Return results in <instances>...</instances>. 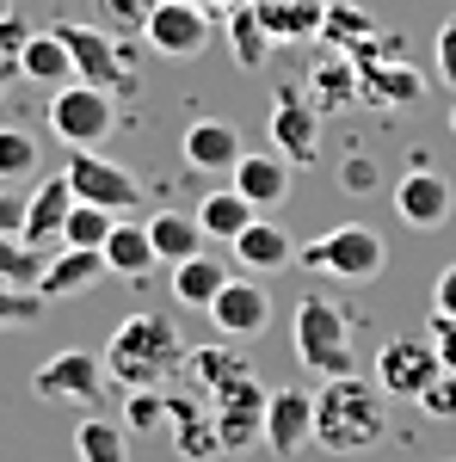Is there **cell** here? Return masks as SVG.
I'll list each match as a JSON object with an SVG mask.
<instances>
[{
    "label": "cell",
    "mask_w": 456,
    "mask_h": 462,
    "mask_svg": "<svg viewBox=\"0 0 456 462\" xmlns=\"http://www.w3.org/2000/svg\"><path fill=\"white\" fill-rule=\"evenodd\" d=\"M185 370L210 394V426H216L222 457H241L253 444H265V401H272V389L247 370V357L235 346H198L185 357Z\"/></svg>",
    "instance_id": "obj_1"
},
{
    "label": "cell",
    "mask_w": 456,
    "mask_h": 462,
    "mask_svg": "<svg viewBox=\"0 0 456 462\" xmlns=\"http://www.w3.org/2000/svg\"><path fill=\"white\" fill-rule=\"evenodd\" d=\"M388 438V394L377 389V376H327V389L315 394V444L333 457H358L377 450Z\"/></svg>",
    "instance_id": "obj_2"
},
{
    "label": "cell",
    "mask_w": 456,
    "mask_h": 462,
    "mask_svg": "<svg viewBox=\"0 0 456 462\" xmlns=\"http://www.w3.org/2000/svg\"><path fill=\"white\" fill-rule=\"evenodd\" d=\"M185 339H179V327L167 315H154V309H142V315H124L117 320V333H111L106 346V370H111V389H161L173 370H185Z\"/></svg>",
    "instance_id": "obj_3"
},
{
    "label": "cell",
    "mask_w": 456,
    "mask_h": 462,
    "mask_svg": "<svg viewBox=\"0 0 456 462\" xmlns=\"http://www.w3.org/2000/svg\"><path fill=\"white\" fill-rule=\"evenodd\" d=\"M290 346H296V364L309 376H351L358 370V352H351V320L327 302V296H302L296 315H290Z\"/></svg>",
    "instance_id": "obj_4"
},
{
    "label": "cell",
    "mask_w": 456,
    "mask_h": 462,
    "mask_svg": "<svg viewBox=\"0 0 456 462\" xmlns=\"http://www.w3.org/2000/svg\"><path fill=\"white\" fill-rule=\"evenodd\" d=\"M296 265L321 272V278H340V284H370L388 265V241L370 222H340V228L315 235L309 247H296Z\"/></svg>",
    "instance_id": "obj_5"
},
{
    "label": "cell",
    "mask_w": 456,
    "mask_h": 462,
    "mask_svg": "<svg viewBox=\"0 0 456 462\" xmlns=\"http://www.w3.org/2000/svg\"><path fill=\"white\" fill-rule=\"evenodd\" d=\"M50 130L62 148H106L111 130H117V93L87 87V80L56 87L50 93Z\"/></svg>",
    "instance_id": "obj_6"
},
{
    "label": "cell",
    "mask_w": 456,
    "mask_h": 462,
    "mask_svg": "<svg viewBox=\"0 0 456 462\" xmlns=\"http://www.w3.org/2000/svg\"><path fill=\"white\" fill-rule=\"evenodd\" d=\"M351 69H358V99H370V106H414L425 93L420 69H407L401 62V43L395 37H370L358 56H351Z\"/></svg>",
    "instance_id": "obj_7"
},
{
    "label": "cell",
    "mask_w": 456,
    "mask_h": 462,
    "mask_svg": "<svg viewBox=\"0 0 456 462\" xmlns=\"http://www.w3.org/2000/svg\"><path fill=\"white\" fill-rule=\"evenodd\" d=\"M210 37H216V13H204L198 0H161V6L148 13V25H142V43H148L154 56H167V62L204 56Z\"/></svg>",
    "instance_id": "obj_8"
},
{
    "label": "cell",
    "mask_w": 456,
    "mask_h": 462,
    "mask_svg": "<svg viewBox=\"0 0 456 462\" xmlns=\"http://www.w3.org/2000/svg\"><path fill=\"white\" fill-rule=\"evenodd\" d=\"M56 37L69 43V56H74V80L106 87V93H130V56L117 50V32L80 25V19H56Z\"/></svg>",
    "instance_id": "obj_9"
},
{
    "label": "cell",
    "mask_w": 456,
    "mask_h": 462,
    "mask_svg": "<svg viewBox=\"0 0 456 462\" xmlns=\"http://www.w3.org/2000/svg\"><path fill=\"white\" fill-rule=\"evenodd\" d=\"M69 185H74V198L80 204H99V210L111 216H130L142 204V185L130 167H117V161H106L99 148H69Z\"/></svg>",
    "instance_id": "obj_10"
},
{
    "label": "cell",
    "mask_w": 456,
    "mask_h": 462,
    "mask_svg": "<svg viewBox=\"0 0 456 462\" xmlns=\"http://www.w3.org/2000/svg\"><path fill=\"white\" fill-rule=\"evenodd\" d=\"M438 376H444V364H438V346H432V339H414V333L383 339V352H377V389L383 394H395V401H420Z\"/></svg>",
    "instance_id": "obj_11"
},
{
    "label": "cell",
    "mask_w": 456,
    "mask_h": 462,
    "mask_svg": "<svg viewBox=\"0 0 456 462\" xmlns=\"http://www.w3.org/2000/svg\"><path fill=\"white\" fill-rule=\"evenodd\" d=\"M111 370H106V357H93V352H56L50 364H37V376H32V389L37 401H80V407H93V401H106V383Z\"/></svg>",
    "instance_id": "obj_12"
},
{
    "label": "cell",
    "mask_w": 456,
    "mask_h": 462,
    "mask_svg": "<svg viewBox=\"0 0 456 462\" xmlns=\"http://www.w3.org/2000/svg\"><path fill=\"white\" fill-rule=\"evenodd\" d=\"M272 148L296 167H315L321 161V111L302 99V87H278L272 99Z\"/></svg>",
    "instance_id": "obj_13"
},
{
    "label": "cell",
    "mask_w": 456,
    "mask_h": 462,
    "mask_svg": "<svg viewBox=\"0 0 456 462\" xmlns=\"http://www.w3.org/2000/svg\"><path fill=\"white\" fill-rule=\"evenodd\" d=\"M210 320H216V333H222L228 346H247V339L265 333V320H272V296H265V284H253V278H228L222 296L210 302Z\"/></svg>",
    "instance_id": "obj_14"
},
{
    "label": "cell",
    "mask_w": 456,
    "mask_h": 462,
    "mask_svg": "<svg viewBox=\"0 0 456 462\" xmlns=\"http://www.w3.org/2000/svg\"><path fill=\"white\" fill-rule=\"evenodd\" d=\"M302 444H315V394L272 389V401H265V450L290 462Z\"/></svg>",
    "instance_id": "obj_15"
},
{
    "label": "cell",
    "mask_w": 456,
    "mask_h": 462,
    "mask_svg": "<svg viewBox=\"0 0 456 462\" xmlns=\"http://www.w3.org/2000/svg\"><path fill=\"white\" fill-rule=\"evenodd\" d=\"M395 216H401L407 228H444L456 216V198L432 167H414V173L395 179Z\"/></svg>",
    "instance_id": "obj_16"
},
{
    "label": "cell",
    "mask_w": 456,
    "mask_h": 462,
    "mask_svg": "<svg viewBox=\"0 0 456 462\" xmlns=\"http://www.w3.org/2000/svg\"><path fill=\"white\" fill-rule=\"evenodd\" d=\"M99 278H111V265H106V253H99V247H62L50 265H43L37 296H43V302H56V296H80V290H93Z\"/></svg>",
    "instance_id": "obj_17"
},
{
    "label": "cell",
    "mask_w": 456,
    "mask_h": 462,
    "mask_svg": "<svg viewBox=\"0 0 456 462\" xmlns=\"http://www.w3.org/2000/svg\"><path fill=\"white\" fill-rule=\"evenodd\" d=\"M241 130L235 124H222V117H198L191 130H185V161L198 167V173H235L241 167Z\"/></svg>",
    "instance_id": "obj_18"
},
{
    "label": "cell",
    "mask_w": 456,
    "mask_h": 462,
    "mask_svg": "<svg viewBox=\"0 0 456 462\" xmlns=\"http://www.w3.org/2000/svg\"><path fill=\"white\" fill-rule=\"evenodd\" d=\"M69 210H74V185H69V173L43 179L32 198H25V241H32V247H50V241H62V228H69Z\"/></svg>",
    "instance_id": "obj_19"
},
{
    "label": "cell",
    "mask_w": 456,
    "mask_h": 462,
    "mask_svg": "<svg viewBox=\"0 0 456 462\" xmlns=\"http://www.w3.org/2000/svg\"><path fill=\"white\" fill-rule=\"evenodd\" d=\"M235 191H241L253 210H278L284 198H290V161H284L278 148L272 154H241V167H235Z\"/></svg>",
    "instance_id": "obj_20"
},
{
    "label": "cell",
    "mask_w": 456,
    "mask_h": 462,
    "mask_svg": "<svg viewBox=\"0 0 456 462\" xmlns=\"http://www.w3.org/2000/svg\"><path fill=\"white\" fill-rule=\"evenodd\" d=\"M19 80H32V87H74V56L69 43L56 37V25L50 32H32V43L19 50Z\"/></svg>",
    "instance_id": "obj_21"
},
{
    "label": "cell",
    "mask_w": 456,
    "mask_h": 462,
    "mask_svg": "<svg viewBox=\"0 0 456 462\" xmlns=\"http://www.w3.org/2000/svg\"><path fill=\"white\" fill-rule=\"evenodd\" d=\"M259 25L272 32V43H315L327 6L321 0H253Z\"/></svg>",
    "instance_id": "obj_22"
},
{
    "label": "cell",
    "mask_w": 456,
    "mask_h": 462,
    "mask_svg": "<svg viewBox=\"0 0 456 462\" xmlns=\"http://www.w3.org/2000/svg\"><path fill=\"white\" fill-rule=\"evenodd\" d=\"M309 93V106L315 111H346V106H358V69H351V56L346 50H333V56H321L315 69H309V80H302Z\"/></svg>",
    "instance_id": "obj_23"
},
{
    "label": "cell",
    "mask_w": 456,
    "mask_h": 462,
    "mask_svg": "<svg viewBox=\"0 0 456 462\" xmlns=\"http://www.w3.org/2000/svg\"><path fill=\"white\" fill-rule=\"evenodd\" d=\"M148 241H154V259L161 265H185V259H198L204 253V228H198V216H185V210H161V216H148Z\"/></svg>",
    "instance_id": "obj_24"
},
{
    "label": "cell",
    "mask_w": 456,
    "mask_h": 462,
    "mask_svg": "<svg viewBox=\"0 0 456 462\" xmlns=\"http://www.w3.org/2000/svg\"><path fill=\"white\" fill-rule=\"evenodd\" d=\"M290 253H296V241L272 216H253L247 235H235V259H241L247 272H278V265H290Z\"/></svg>",
    "instance_id": "obj_25"
},
{
    "label": "cell",
    "mask_w": 456,
    "mask_h": 462,
    "mask_svg": "<svg viewBox=\"0 0 456 462\" xmlns=\"http://www.w3.org/2000/svg\"><path fill=\"white\" fill-rule=\"evenodd\" d=\"M228 278H235V272H228L222 259L198 253V259L173 265V302H179V309H210L216 296H222V284H228Z\"/></svg>",
    "instance_id": "obj_26"
},
{
    "label": "cell",
    "mask_w": 456,
    "mask_h": 462,
    "mask_svg": "<svg viewBox=\"0 0 456 462\" xmlns=\"http://www.w3.org/2000/svg\"><path fill=\"white\" fill-rule=\"evenodd\" d=\"M106 265H111V278H148V265H161L154 241H148V222H124L117 216V228L106 235Z\"/></svg>",
    "instance_id": "obj_27"
},
{
    "label": "cell",
    "mask_w": 456,
    "mask_h": 462,
    "mask_svg": "<svg viewBox=\"0 0 456 462\" xmlns=\"http://www.w3.org/2000/svg\"><path fill=\"white\" fill-rule=\"evenodd\" d=\"M253 204H247L235 185H216V191H204V204H198V228L210 235V241H228L235 247V235H247V222H253Z\"/></svg>",
    "instance_id": "obj_28"
},
{
    "label": "cell",
    "mask_w": 456,
    "mask_h": 462,
    "mask_svg": "<svg viewBox=\"0 0 456 462\" xmlns=\"http://www.w3.org/2000/svg\"><path fill=\"white\" fill-rule=\"evenodd\" d=\"M74 457L80 462H130V431L106 420V413H87L74 426Z\"/></svg>",
    "instance_id": "obj_29"
},
{
    "label": "cell",
    "mask_w": 456,
    "mask_h": 462,
    "mask_svg": "<svg viewBox=\"0 0 456 462\" xmlns=\"http://www.w3.org/2000/svg\"><path fill=\"white\" fill-rule=\"evenodd\" d=\"M222 37H228V56H235L241 69H265V56L278 50L272 32L259 25V13H253V6H235V13L222 19Z\"/></svg>",
    "instance_id": "obj_30"
},
{
    "label": "cell",
    "mask_w": 456,
    "mask_h": 462,
    "mask_svg": "<svg viewBox=\"0 0 456 462\" xmlns=\"http://www.w3.org/2000/svg\"><path fill=\"white\" fill-rule=\"evenodd\" d=\"M370 37H383V25H377L364 6H327V19H321V43H327V50H346V56H358Z\"/></svg>",
    "instance_id": "obj_31"
},
{
    "label": "cell",
    "mask_w": 456,
    "mask_h": 462,
    "mask_svg": "<svg viewBox=\"0 0 456 462\" xmlns=\"http://www.w3.org/2000/svg\"><path fill=\"white\" fill-rule=\"evenodd\" d=\"M43 265H50V253H43V247H32L25 235H0V284L37 290V278H43Z\"/></svg>",
    "instance_id": "obj_32"
},
{
    "label": "cell",
    "mask_w": 456,
    "mask_h": 462,
    "mask_svg": "<svg viewBox=\"0 0 456 462\" xmlns=\"http://www.w3.org/2000/svg\"><path fill=\"white\" fill-rule=\"evenodd\" d=\"M37 161H43V148H37L32 130H19V124H0V185H19V179L37 173Z\"/></svg>",
    "instance_id": "obj_33"
},
{
    "label": "cell",
    "mask_w": 456,
    "mask_h": 462,
    "mask_svg": "<svg viewBox=\"0 0 456 462\" xmlns=\"http://www.w3.org/2000/svg\"><path fill=\"white\" fill-rule=\"evenodd\" d=\"M117 228V216L99 210V204H80L74 198V210H69V228H62V247H99L106 253V235Z\"/></svg>",
    "instance_id": "obj_34"
},
{
    "label": "cell",
    "mask_w": 456,
    "mask_h": 462,
    "mask_svg": "<svg viewBox=\"0 0 456 462\" xmlns=\"http://www.w3.org/2000/svg\"><path fill=\"white\" fill-rule=\"evenodd\" d=\"M161 0H93V13H99V25L117 37H142V25H148V13H154Z\"/></svg>",
    "instance_id": "obj_35"
},
{
    "label": "cell",
    "mask_w": 456,
    "mask_h": 462,
    "mask_svg": "<svg viewBox=\"0 0 456 462\" xmlns=\"http://www.w3.org/2000/svg\"><path fill=\"white\" fill-rule=\"evenodd\" d=\"M50 302L37 290H19V284H0V327H32Z\"/></svg>",
    "instance_id": "obj_36"
},
{
    "label": "cell",
    "mask_w": 456,
    "mask_h": 462,
    "mask_svg": "<svg viewBox=\"0 0 456 462\" xmlns=\"http://www.w3.org/2000/svg\"><path fill=\"white\" fill-rule=\"evenodd\" d=\"M167 420V401H161V389H130V426L136 431H154Z\"/></svg>",
    "instance_id": "obj_37"
},
{
    "label": "cell",
    "mask_w": 456,
    "mask_h": 462,
    "mask_svg": "<svg viewBox=\"0 0 456 462\" xmlns=\"http://www.w3.org/2000/svg\"><path fill=\"white\" fill-rule=\"evenodd\" d=\"M432 62H438V74H444V87H456V19L438 25V37H432Z\"/></svg>",
    "instance_id": "obj_38"
},
{
    "label": "cell",
    "mask_w": 456,
    "mask_h": 462,
    "mask_svg": "<svg viewBox=\"0 0 456 462\" xmlns=\"http://www.w3.org/2000/svg\"><path fill=\"white\" fill-rule=\"evenodd\" d=\"M420 407L432 420H456V376H438V383L420 394Z\"/></svg>",
    "instance_id": "obj_39"
},
{
    "label": "cell",
    "mask_w": 456,
    "mask_h": 462,
    "mask_svg": "<svg viewBox=\"0 0 456 462\" xmlns=\"http://www.w3.org/2000/svg\"><path fill=\"white\" fill-rule=\"evenodd\" d=\"M25 43H32V25H25L19 13H6V19H0V62H19Z\"/></svg>",
    "instance_id": "obj_40"
},
{
    "label": "cell",
    "mask_w": 456,
    "mask_h": 462,
    "mask_svg": "<svg viewBox=\"0 0 456 462\" xmlns=\"http://www.w3.org/2000/svg\"><path fill=\"white\" fill-rule=\"evenodd\" d=\"M432 346H438V364H444V376H456V320H444V315H432Z\"/></svg>",
    "instance_id": "obj_41"
},
{
    "label": "cell",
    "mask_w": 456,
    "mask_h": 462,
    "mask_svg": "<svg viewBox=\"0 0 456 462\" xmlns=\"http://www.w3.org/2000/svg\"><path fill=\"white\" fill-rule=\"evenodd\" d=\"M432 315L456 320V265H444V272L432 278Z\"/></svg>",
    "instance_id": "obj_42"
},
{
    "label": "cell",
    "mask_w": 456,
    "mask_h": 462,
    "mask_svg": "<svg viewBox=\"0 0 456 462\" xmlns=\"http://www.w3.org/2000/svg\"><path fill=\"white\" fill-rule=\"evenodd\" d=\"M0 235H25V198L0 185Z\"/></svg>",
    "instance_id": "obj_43"
},
{
    "label": "cell",
    "mask_w": 456,
    "mask_h": 462,
    "mask_svg": "<svg viewBox=\"0 0 456 462\" xmlns=\"http://www.w3.org/2000/svg\"><path fill=\"white\" fill-rule=\"evenodd\" d=\"M346 191H377V167H370V161H351L346 167Z\"/></svg>",
    "instance_id": "obj_44"
},
{
    "label": "cell",
    "mask_w": 456,
    "mask_h": 462,
    "mask_svg": "<svg viewBox=\"0 0 456 462\" xmlns=\"http://www.w3.org/2000/svg\"><path fill=\"white\" fill-rule=\"evenodd\" d=\"M198 6H204V13H216V19H228L235 6H253V0H198Z\"/></svg>",
    "instance_id": "obj_45"
},
{
    "label": "cell",
    "mask_w": 456,
    "mask_h": 462,
    "mask_svg": "<svg viewBox=\"0 0 456 462\" xmlns=\"http://www.w3.org/2000/svg\"><path fill=\"white\" fill-rule=\"evenodd\" d=\"M13 74H19V69H13V62H0V99L13 93Z\"/></svg>",
    "instance_id": "obj_46"
},
{
    "label": "cell",
    "mask_w": 456,
    "mask_h": 462,
    "mask_svg": "<svg viewBox=\"0 0 456 462\" xmlns=\"http://www.w3.org/2000/svg\"><path fill=\"white\" fill-rule=\"evenodd\" d=\"M6 13H13V0H0V19H6Z\"/></svg>",
    "instance_id": "obj_47"
},
{
    "label": "cell",
    "mask_w": 456,
    "mask_h": 462,
    "mask_svg": "<svg viewBox=\"0 0 456 462\" xmlns=\"http://www.w3.org/2000/svg\"><path fill=\"white\" fill-rule=\"evenodd\" d=\"M451 130H456V106H451Z\"/></svg>",
    "instance_id": "obj_48"
}]
</instances>
